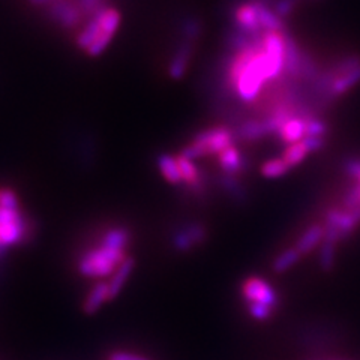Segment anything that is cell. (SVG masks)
Here are the masks:
<instances>
[{"label":"cell","instance_id":"cell-19","mask_svg":"<svg viewBox=\"0 0 360 360\" xmlns=\"http://www.w3.org/2000/svg\"><path fill=\"white\" fill-rule=\"evenodd\" d=\"M302 258L300 252L296 250L295 246L290 248V250H285L281 254L276 255V258L272 263V269L275 274H284L287 272L288 269H291L295 264L299 263V260Z\"/></svg>","mask_w":360,"mask_h":360},{"label":"cell","instance_id":"cell-17","mask_svg":"<svg viewBox=\"0 0 360 360\" xmlns=\"http://www.w3.org/2000/svg\"><path fill=\"white\" fill-rule=\"evenodd\" d=\"M101 29L104 32L110 33V35L116 37L117 32L120 29V22H122V13L115 8V6H105L99 11V13L95 14Z\"/></svg>","mask_w":360,"mask_h":360},{"label":"cell","instance_id":"cell-7","mask_svg":"<svg viewBox=\"0 0 360 360\" xmlns=\"http://www.w3.org/2000/svg\"><path fill=\"white\" fill-rule=\"evenodd\" d=\"M242 297L246 303H263L274 309L278 305L276 290L260 276H251L243 281Z\"/></svg>","mask_w":360,"mask_h":360},{"label":"cell","instance_id":"cell-20","mask_svg":"<svg viewBox=\"0 0 360 360\" xmlns=\"http://www.w3.org/2000/svg\"><path fill=\"white\" fill-rule=\"evenodd\" d=\"M290 170L291 168L283 160V156H281V158H272V160H267L262 165L260 173L266 179H278V177L285 176Z\"/></svg>","mask_w":360,"mask_h":360},{"label":"cell","instance_id":"cell-5","mask_svg":"<svg viewBox=\"0 0 360 360\" xmlns=\"http://www.w3.org/2000/svg\"><path fill=\"white\" fill-rule=\"evenodd\" d=\"M45 13L51 22L65 30H72L84 25V13L75 0H56L53 5L45 9Z\"/></svg>","mask_w":360,"mask_h":360},{"label":"cell","instance_id":"cell-18","mask_svg":"<svg viewBox=\"0 0 360 360\" xmlns=\"http://www.w3.org/2000/svg\"><path fill=\"white\" fill-rule=\"evenodd\" d=\"M309 153H312L311 144H309L308 139H303L302 141L287 146L284 153H283V160L287 162V165L290 168H295L305 161Z\"/></svg>","mask_w":360,"mask_h":360},{"label":"cell","instance_id":"cell-15","mask_svg":"<svg viewBox=\"0 0 360 360\" xmlns=\"http://www.w3.org/2000/svg\"><path fill=\"white\" fill-rule=\"evenodd\" d=\"M267 134H270V131L264 119H250L240 123L238 132H236V139L251 143L264 139Z\"/></svg>","mask_w":360,"mask_h":360},{"label":"cell","instance_id":"cell-9","mask_svg":"<svg viewBox=\"0 0 360 360\" xmlns=\"http://www.w3.org/2000/svg\"><path fill=\"white\" fill-rule=\"evenodd\" d=\"M194 53V39H188L180 44V47L173 54V58L168 65V75H170L173 80H180L188 71L191 59H193Z\"/></svg>","mask_w":360,"mask_h":360},{"label":"cell","instance_id":"cell-13","mask_svg":"<svg viewBox=\"0 0 360 360\" xmlns=\"http://www.w3.org/2000/svg\"><path fill=\"white\" fill-rule=\"evenodd\" d=\"M324 238H326L324 224H314L302 233L295 248L300 252V255H307L314 250V248H317L321 242H324Z\"/></svg>","mask_w":360,"mask_h":360},{"label":"cell","instance_id":"cell-21","mask_svg":"<svg viewBox=\"0 0 360 360\" xmlns=\"http://www.w3.org/2000/svg\"><path fill=\"white\" fill-rule=\"evenodd\" d=\"M320 266L323 270H330L335 264V258H336V243L332 240H326L323 242L320 248Z\"/></svg>","mask_w":360,"mask_h":360},{"label":"cell","instance_id":"cell-12","mask_svg":"<svg viewBox=\"0 0 360 360\" xmlns=\"http://www.w3.org/2000/svg\"><path fill=\"white\" fill-rule=\"evenodd\" d=\"M134 267H135L134 258L132 257H127L125 260H123V263L115 270V274L111 275L110 281H107L108 288H110V299L111 300H115L120 295L122 288L125 287L129 276L134 272Z\"/></svg>","mask_w":360,"mask_h":360},{"label":"cell","instance_id":"cell-16","mask_svg":"<svg viewBox=\"0 0 360 360\" xmlns=\"http://www.w3.org/2000/svg\"><path fill=\"white\" fill-rule=\"evenodd\" d=\"M158 170H160L161 176L172 185H180L184 184L182 173H180V167L177 162V158L168 153H162L156 158Z\"/></svg>","mask_w":360,"mask_h":360},{"label":"cell","instance_id":"cell-26","mask_svg":"<svg viewBox=\"0 0 360 360\" xmlns=\"http://www.w3.org/2000/svg\"><path fill=\"white\" fill-rule=\"evenodd\" d=\"M56 0H27V4L33 8H44L47 9L50 5H53Z\"/></svg>","mask_w":360,"mask_h":360},{"label":"cell","instance_id":"cell-11","mask_svg":"<svg viewBox=\"0 0 360 360\" xmlns=\"http://www.w3.org/2000/svg\"><path fill=\"white\" fill-rule=\"evenodd\" d=\"M307 115H309V112H302V115L292 116L291 119H288L276 132L279 141L290 146L292 143H297L305 139L307 137Z\"/></svg>","mask_w":360,"mask_h":360},{"label":"cell","instance_id":"cell-3","mask_svg":"<svg viewBox=\"0 0 360 360\" xmlns=\"http://www.w3.org/2000/svg\"><path fill=\"white\" fill-rule=\"evenodd\" d=\"M360 224V209H347V207H332L326 212L324 229L326 240H332L338 243L345 239L348 234L357 229Z\"/></svg>","mask_w":360,"mask_h":360},{"label":"cell","instance_id":"cell-4","mask_svg":"<svg viewBox=\"0 0 360 360\" xmlns=\"http://www.w3.org/2000/svg\"><path fill=\"white\" fill-rule=\"evenodd\" d=\"M360 83V60L350 59L338 65L330 75L326 77V86L321 87L326 96L336 98Z\"/></svg>","mask_w":360,"mask_h":360},{"label":"cell","instance_id":"cell-1","mask_svg":"<svg viewBox=\"0 0 360 360\" xmlns=\"http://www.w3.org/2000/svg\"><path fill=\"white\" fill-rule=\"evenodd\" d=\"M128 255L123 251L112 250L99 242L98 246L90 248L78 258V272L86 278H104L115 274Z\"/></svg>","mask_w":360,"mask_h":360},{"label":"cell","instance_id":"cell-14","mask_svg":"<svg viewBox=\"0 0 360 360\" xmlns=\"http://www.w3.org/2000/svg\"><path fill=\"white\" fill-rule=\"evenodd\" d=\"M110 300L111 299H110L108 283L101 281V283H98L92 290L87 292V296L83 302V312L86 315H94Z\"/></svg>","mask_w":360,"mask_h":360},{"label":"cell","instance_id":"cell-24","mask_svg":"<svg viewBox=\"0 0 360 360\" xmlns=\"http://www.w3.org/2000/svg\"><path fill=\"white\" fill-rule=\"evenodd\" d=\"M75 2L82 8L84 15H89V17L95 15L101 9L107 6L105 0H75Z\"/></svg>","mask_w":360,"mask_h":360},{"label":"cell","instance_id":"cell-25","mask_svg":"<svg viewBox=\"0 0 360 360\" xmlns=\"http://www.w3.org/2000/svg\"><path fill=\"white\" fill-rule=\"evenodd\" d=\"M107 360H150V359L144 357V356H140V354H137V353L119 350V352L110 353V356H108Z\"/></svg>","mask_w":360,"mask_h":360},{"label":"cell","instance_id":"cell-22","mask_svg":"<svg viewBox=\"0 0 360 360\" xmlns=\"http://www.w3.org/2000/svg\"><path fill=\"white\" fill-rule=\"evenodd\" d=\"M326 132H328V125L321 119L312 116L311 112L307 115V137L324 139Z\"/></svg>","mask_w":360,"mask_h":360},{"label":"cell","instance_id":"cell-10","mask_svg":"<svg viewBox=\"0 0 360 360\" xmlns=\"http://www.w3.org/2000/svg\"><path fill=\"white\" fill-rule=\"evenodd\" d=\"M217 158H218V165L221 168L222 174L239 177V174L245 172L246 160H245V156L242 155L240 149L236 144H233V146H230V148L222 150Z\"/></svg>","mask_w":360,"mask_h":360},{"label":"cell","instance_id":"cell-2","mask_svg":"<svg viewBox=\"0 0 360 360\" xmlns=\"http://www.w3.org/2000/svg\"><path fill=\"white\" fill-rule=\"evenodd\" d=\"M234 140L236 132L229 127H213L198 132L180 153L193 161L205 156H218L222 150L233 146Z\"/></svg>","mask_w":360,"mask_h":360},{"label":"cell","instance_id":"cell-6","mask_svg":"<svg viewBox=\"0 0 360 360\" xmlns=\"http://www.w3.org/2000/svg\"><path fill=\"white\" fill-rule=\"evenodd\" d=\"M233 20L240 33L262 35L260 0H243L233 11Z\"/></svg>","mask_w":360,"mask_h":360},{"label":"cell","instance_id":"cell-27","mask_svg":"<svg viewBox=\"0 0 360 360\" xmlns=\"http://www.w3.org/2000/svg\"><path fill=\"white\" fill-rule=\"evenodd\" d=\"M357 180H359V184H360V174H359V177H357Z\"/></svg>","mask_w":360,"mask_h":360},{"label":"cell","instance_id":"cell-8","mask_svg":"<svg viewBox=\"0 0 360 360\" xmlns=\"http://www.w3.org/2000/svg\"><path fill=\"white\" fill-rule=\"evenodd\" d=\"M207 238V229L200 222H193L180 227L174 234L172 243L179 252H189L194 248L205 243Z\"/></svg>","mask_w":360,"mask_h":360},{"label":"cell","instance_id":"cell-23","mask_svg":"<svg viewBox=\"0 0 360 360\" xmlns=\"http://www.w3.org/2000/svg\"><path fill=\"white\" fill-rule=\"evenodd\" d=\"M248 312L254 320L264 321L274 314V308L263 305V303H248Z\"/></svg>","mask_w":360,"mask_h":360}]
</instances>
